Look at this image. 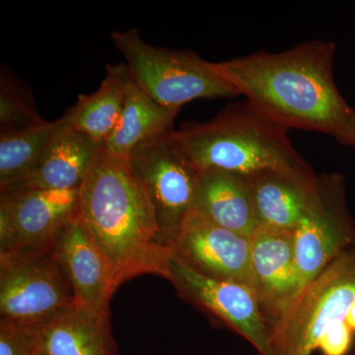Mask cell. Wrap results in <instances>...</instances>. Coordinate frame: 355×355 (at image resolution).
Wrapping results in <instances>:
<instances>
[{"label": "cell", "mask_w": 355, "mask_h": 355, "mask_svg": "<svg viewBox=\"0 0 355 355\" xmlns=\"http://www.w3.org/2000/svg\"><path fill=\"white\" fill-rule=\"evenodd\" d=\"M336 44L311 40L279 53L214 62L254 108L282 127L323 133L355 148V108L334 76Z\"/></svg>", "instance_id": "1"}, {"label": "cell", "mask_w": 355, "mask_h": 355, "mask_svg": "<svg viewBox=\"0 0 355 355\" xmlns=\"http://www.w3.org/2000/svg\"><path fill=\"white\" fill-rule=\"evenodd\" d=\"M77 216L118 286L142 273L156 275L166 245L153 202L128 158L103 148L79 188Z\"/></svg>", "instance_id": "2"}, {"label": "cell", "mask_w": 355, "mask_h": 355, "mask_svg": "<svg viewBox=\"0 0 355 355\" xmlns=\"http://www.w3.org/2000/svg\"><path fill=\"white\" fill-rule=\"evenodd\" d=\"M173 139L198 171L220 170L251 178L279 173L307 184L318 176L288 137V130L249 102L235 103L211 120L172 130Z\"/></svg>", "instance_id": "3"}, {"label": "cell", "mask_w": 355, "mask_h": 355, "mask_svg": "<svg viewBox=\"0 0 355 355\" xmlns=\"http://www.w3.org/2000/svg\"><path fill=\"white\" fill-rule=\"evenodd\" d=\"M112 40L127 60L130 78L154 101L180 110L198 99L238 96L236 89L191 51H174L147 44L137 29L116 31Z\"/></svg>", "instance_id": "4"}, {"label": "cell", "mask_w": 355, "mask_h": 355, "mask_svg": "<svg viewBox=\"0 0 355 355\" xmlns=\"http://www.w3.org/2000/svg\"><path fill=\"white\" fill-rule=\"evenodd\" d=\"M355 303V244L327 266L301 291L272 327L275 355H311L320 340L347 323Z\"/></svg>", "instance_id": "5"}, {"label": "cell", "mask_w": 355, "mask_h": 355, "mask_svg": "<svg viewBox=\"0 0 355 355\" xmlns=\"http://www.w3.org/2000/svg\"><path fill=\"white\" fill-rule=\"evenodd\" d=\"M156 275L171 282L191 304L209 313L239 334L260 355H275L272 327L251 287L207 277L166 246Z\"/></svg>", "instance_id": "6"}, {"label": "cell", "mask_w": 355, "mask_h": 355, "mask_svg": "<svg viewBox=\"0 0 355 355\" xmlns=\"http://www.w3.org/2000/svg\"><path fill=\"white\" fill-rule=\"evenodd\" d=\"M171 132L146 140L128 157L153 202L161 241L166 246L193 209L200 179V172L178 146Z\"/></svg>", "instance_id": "7"}, {"label": "cell", "mask_w": 355, "mask_h": 355, "mask_svg": "<svg viewBox=\"0 0 355 355\" xmlns=\"http://www.w3.org/2000/svg\"><path fill=\"white\" fill-rule=\"evenodd\" d=\"M292 236L302 291L338 254L355 244V223L343 175L318 176L309 207Z\"/></svg>", "instance_id": "8"}, {"label": "cell", "mask_w": 355, "mask_h": 355, "mask_svg": "<svg viewBox=\"0 0 355 355\" xmlns=\"http://www.w3.org/2000/svg\"><path fill=\"white\" fill-rule=\"evenodd\" d=\"M74 304L73 291L50 250L0 254L1 320L41 324Z\"/></svg>", "instance_id": "9"}, {"label": "cell", "mask_w": 355, "mask_h": 355, "mask_svg": "<svg viewBox=\"0 0 355 355\" xmlns=\"http://www.w3.org/2000/svg\"><path fill=\"white\" fill-rule=\"evenodd\" d=\"M79 190L0 195V254L48 251L78 209Z\"/></svg>", "instance_id": "10"}, {"label": "cell", "mask_w": 355, "mask_h": 355, "mask_svg": "<svg viewBox=\"0 0 355 355\" xmlns=\"http://www.w3.org/2000/svg\"><path fill=\"white\" fill-rule=\"evenodd\" d=\"M167 246L198 272L253 289L251 238L222 228L193 209Z\"/></svg>", "instance_id": "11"}, {"label": "cell", "mask_w": 355, "mask_h": 355, "mask_svg": "<svg viewBox=\"0 0 355 355\" xmlns=\"http://www.w3.org/2000/svg\"><path fill=\"white\" fill-rule=\"evenodd\" d=\"M50 252L73 291L76 304L94 314H110V300L119 287L116 277L77 214L60 231Z\"/></svg>", "instance_id": "12"}, {"label": "cell", "mask_w": 355, "mask_h": 355, "mask_svg": "<svg viewBox=\"0 0 355 355\" xmlns=\"http://www.w3.org/2000/svg\"><path fill=\"white\" fill-rule=\"evenodd\" d=\"M251 270L253 291L272 327L301 291L292 232L258 227L251 237Z\"/></svg>", "instance_id": "13"}, {"label": "cell", "mask_w": 355, "mask_h": 355, "mask_svg": "<svg viewBox=\"0 0 355 355\" xmlns=\"http://www.w3.org/2000/svg\"><path fill=\"white\" fill-rule=\"evenodd\" d=\"M103 148L104 142L67 128L29 172L0 189V195L29 190H79Z\"/></svg>", "instance_id": "14"}, {"label": "cell", "mask_w": 355, "mask_h": 355, "mask_svg": "<svg viewBox=\"0 0 355 355\" xmlns=\"http://www.w3.org/2000/svg\"><path fill=\"white\" fill-rule=\"evenodd\" d=\"M39 355H116L110 314L97 315L74 304L37 324Z\"/></svg>", "instance_id": "15"}, {"label": "cell", "mask_w": 355, "mask_h": 355, "mask_svg": "<svg viewBox=\"0 0 355 355\" xmlns=\"http://www.w3.org/2000/svg\"><path fill=\"white\" fill-rule=\"evenodd\" d=\"M193 210L216 225L251 238L258 229L245 178L220 170L200 172Z\"/></svg>", "instance_id": "16"}, {"label": "cell", "mask_w": 355, "mask_h": 355, "mask_svg": "<svg viewBox=\"0 0 355 355\" xmlns=\"http://www.w3.org/2000/svg\"><path fill=\"white\" fill-rule=\"evenodd\" d=\"M246 180L258 227L284 232H293L304 216L318 181L307 184L272 172Z\"/></svg>", "instance_id": "17"}, {"label": "cell", "mask_w": 355, "mask_h": 355, "mask_svg": "<svg viewBox=\"0 0 355 355\" xmlns=\"http://www.w3.org/2000/svg\"><path fill=\"white\" fill-rule=\"evenodd\" d=\"M180 110L154 101L128 74L125 103L118 125L104 142L105 150L128 158L135 147L146 140L171 132Z\"/></svg>", "instance_id": "18"}, {"label": "cell", "mask_w": 355, "mask_h": 355, "mask_svg": "<svg viewBox=\"0 0 355 355\" xmlns=\"http://www.w3.org/2000/svg\"><path fill=\"white\" fill-rule=\"evenodd\" d=\"M128 79L127 65H107L100 87L92 94L79 96L76 106L69 110L72 128L106 141L120 120Z\"/></svg>", "instance_id": "19"}, {"label": "cell", "mask_w": 355, "mask_h": 355, "mask_svg": "<svg viewBox=\"0 0 355 355\" xmlns=\"http://www.w3.org/2000/svg\"><path fill=\"white\" fill-rule=\"evenodd\" d=\"M71 128L67 111L53 121H44L16 132H0V189L12 184L30 171L53 140Z\"/></svg>", "instance_id": "20"}, {"label": "cell", "mask_w": 355, "mask_h": 355, "mask_svg": "<svg viewBox=\"0 0 355 355\" xmlns=\"http://www.w3.org/2000/svg\"><path fill=\"white\" fill-rule=\"evenodd\" d=\"M27 84L7 67L0 73V132H16L44 123Z\"/></svg>", "instance_id": "21"}, {"label": "cell", "mask_w": 355, "mask_h": 355, "mask_svg": "<svg viewBox=\"0 0 355 355\" xmlns=\"http://www.w3.org/2000/svg\"><path fill=\"white\" fill-rule=\"evenodd\" d=\"M0 355H39L37 324L1 320Z\"/></svg>", "instance_id": "22"}, {"label": "cell", "mask_w": 355, "mask_h": 355, "mask_svg": "<svg viewBox=\"0 0 355 355\" xmlns=\"http://www.w3.org/2000/svg\"><path fill=\"white\" fill-rule=\"evenodd\" d=\"M345 321H347V324H349V328L355 333V303L354 305L352 306V309L349 310Z\"/></svg>", "instance_id": "23"}, {"label": "cell", "mask_w": 355, "mask_h": 355, "mask_svg": "<svg viewBox=\"0 0 355 355\" xmlns=\"http://www.w3.org/2000/svg\"><path fill=\"white\" fill-rule=\"evenodd\" d=\"M352 355H355V354H352Z\"/></svg>", "instance_id": "24"}]
</instances>
